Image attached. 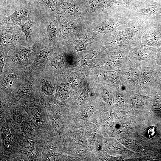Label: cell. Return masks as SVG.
I'll return each instance as SVG.
<instances>
[{"label":"cell","mask_w":161,"mask_h":161,"mask_svg":"<svg viewBox=\"0 0 161 161\" xmlns=\"http://www.w3.org/2000/svg\"><path fill=\"white\" fill-rule=\"evenodd\" d=\"M35 145L34 142L31 141H28L24 144V146L28 150L32 151L34 148Z\"/></svg>","instance_id":"484cf974"},{"label":"cell","mask_w":161,"mask_h":161,"mask_svg":"<svg viewBox=\"0 0 161 161\" xmlns=\"http://www.w3.org/2000/svg\"><path fill=\"white\" fill-rule=\"evenodd\" d=\"M158 50L153 47L142 44L131 49L129 52V60L140 63L142 61L155 62Z\"/></svg>","instance_id":"5b68a950"},{"label":"cell","mask_w":161,"mask_h":161,"mask_svg":"<svg viewBox=\"0 0 161 161\" xmlns=\"http://www.w3.org/2000/svg\"><path fill=\"white\" fill-rule=\"evenodd\" d=\"M97 57V52L95 51L92 52L85 56L83 59V62L85 64H90L95 60Z\"/></svg>","instance_id":"ac0fdd59"},{"label":"cell","mask_w":161,"mask_h":161,"mask_svg":"<svg viewBox=\"0 0 161 161\" xmlns=\"http://www.w3.org/2000/svg\"><path fill=\"white\" fill-rule=\"evenodd\" d=\"M125 17L117 21H110L104 22L101 25L100 27V30L106 34L112 32L119 26L126 25V23H128L129 20Z\"/></svg>","instance_id":"52a82bcc"},{"label":"cell","mask_w":161,"mask_h":161,"mask_svg":"<svg viewBox=\"0 0 161 161\" xmlns=\"http://www.w3.org/2000/svg\"><path fill=\"white\" fill-rule=\"evenodd\" d=\"M41 86L44 93L47 95H51L53 93V90L51 84L44 80L41 82Z\"/></svg>","instance_id":"8fae6325"},{"label":"cell","mask_w":161,"mask_h":161,"mask_svg":"<svg viewBox=\"0 0 161 161\" xmlns=\"http://www.w3.org/2000/svg\"><path fill=\"white\" fill-rule=\"evenodd\" d=\"M18 39L16 36L14 34L7 33L1 35L0 36V44L1 46L11 45Z\"/></svg>","instance_id":"9c48e42d"},{"label":"cell","mask_w":161,"mask_h":161,"mask_svg":"<svg viewBox=\"0 0 161 161\" xmlns=\"http://www.w3.org/2000/svg\"><path fill=\"white\" fill-rule=\"evenodd\" d=\"M2 135L3 140L5 143H10L11 136L10 132L5 130L3 132Z\"/></svg>","instance_id":"7402d4cb"},{"label":"cell","mask_w":161,"mask_h":161,"mask_svg":"<svg viewBox=\"0 0 161 161\" xmlns=\"http://www.w3.org/2000/svg\"><path fill=\"white\" fill-rule=\"evenodd\" d=\"M148 25L140 21L132 26L121 31L116 38L109 45L117 47L130 49L141 44V37Z\"/></svg>","instance_id":"6da1fadb"},{"label":"cell","mask_w":161,"mask_h":161,"mask_svg":"<svg viewBox=\"0 0 161 161\" xmlns=\"http://www.w3.org/2000/svg\"><path fill=\"white\" fill-rule=\"evenodd\" d=\"M15 8L14 12L10 15L3 18L4 24L12 25L19 24L25 16L27 8L26 3L21 2Z\"/></svg>","instance_id":"8992f818"},{"label":"cell","mask_w":161,"mask_h":161,"mask_svg":"<svg viewBox=\"0 0 161 161\" xmlns=\"http://www.w3.org/2000/svg\"><path fill=\"white\" fill-rule=\"evenodd\" d=\"M53 120L54 122V124L55 125V126L57 127V128L58 129H59L60 127V124L59 122V121L58 120L57 118L55 119L54 118Z\"/></svg>","instance_id":"f1b7e54d"},{"label":"cell","mask_w":161,"mask_h":161,"mask_svg":"<svg viewBox=\"0 0 161 161\" xmlns=\"http://www.w3.org/2000/svg\"><path fill=\"white\" fill-rule=\"evenodd\" d=\"M94 109V108L93 106H90L87 107L83 114V116L85 118H87L92 113Z\"/></svg>","instance_id":"d4e9b609"},{"label":"cell","mask_w":161,"mask_h":161,"mask_svg":"<svg viewBox=\"0 0 161 161\" xmlns=\"http://www.w3.org/2000/svg\"><path fill=\"white\" fill-rule=\"evenodd\" d=\"M88 87L85 89L82 92L79 97L77 99V102L78 103H80L88 95Z\"/></svg>","instance_id":"cb8c5ba5"},{"label":"cell","mask_w":161,"mask_h":161,"mask_svg":"<svg viewBox=\"0 0 161 161\" xmlns=\"http://www.w3.org/2000/svg\"><path fill=\"white\" fill-rule=\"evenodd\" d=\"M31 51L27 48H25L21 49L17 53L18 57L21 59L25 60L30 55Z\"/></svg>","instance_id":"e0dca14e"},{"label":"cell","mask_w":161,"mask_h":161,"mask_svg":"<svg viewBox=\"0 0 161 161\" xmlns=\"http://www.w3.org/2000/svg\"><path fill=\"white\" fill-rule=\"evenodd\" d=\"M59 91L61 93L64 94H68L70 92L69 89L67 85L64 83H61L58 86Z\"/></svg>","instance_id":"44dd1931"},{"label":"cell","mask_w":161,"mask_h":161,"mask_svg":"<svg viewBox=\"0 0 161 161\" xmlns=\"http://www.w3.org/2000/svg\"><path fill=\"white\" fill-rule=\"evenodd\" d=\"M61 9L66 13L72 14L74 12L72 4L68 2H63L60 5Z\"/></svg>","instance_id":"5bb4252c"},{"label":"cell","mask_w":161,"mask_h":161,"mask_svg":"<svg viewBox=\"0 0 161 161\" xmlns=\"http://www.w3.org/2000/svg\"><path fill=\"white\" fill-rule=\"evenodd\" d=\"M39 4L46 9L53 10L56 5L55 0H38Z\"/></svg>","instance_id":"7c38bea8"},{"label":"cell","mask_w":161,"mask_h":161,"mask_svg":"<svg viewBox=\"0 0 161 161\" xmlns=\"http://www.w3.org/2000/svg\"><path fill=\"white\" fill-rule=\"evenodd\" d=\"M131 49L119 48L108 53L104 61V66L108 69H119L129 61V54Z\"/></svg>","instance_id":"277c9868"},{"label":"cell","mask_w":161,"mask_h":161,"mask_svg":"<svg viewBox=\"0 0 161 161\" xmlns=\"http://www.w3.org/2000/svg\"><path fill=\"white\" fill-rule=\"evenodd\" d=\"M20 0H0L1 6L7 7L18 3Z\"/></svg>","instance_id":"ffe728a7"},{"label":"cell","mask_w":161,"mask_h":161,"mask_svg":"<svg viewBox=\"0 0 161 161\" xmlns=\"http://www.w3.org/2000/svg\"><path fill=\"white\" fill-rule=\"evenodd\" d=\"M156 132V129L154 127H150L147 129L146 132V136L148 138H151L155 135Z\"/></svg>","instance_id":"603a6c76"},{"label":"cell","mask_w":161,"mask_h":161,"mask_svg":"<svg viewBox=\"0 0 161 161\" xmlns=\"http://www.w3.org/2000/svg\"><path fill=\"white\" fill-rule=\"evenodd\" d=\"M88 45V43L85 41H79L75 45V49L77 52L85 50Z\"/></svg>","instance_id":"d6986e66"},{"label":"cell","mask_w":161,"mask_h":161,"mask_svg":"<svg viewBox=\"0 0 161 161\" xmlns=\"http://www.w3.org/2000/svg\"><path fill=\"white\" fill-rule=\"evenodd\" d=\"M47 36L49 41H52L55 38L57 30L54 24L52 22L49 23L47 26Z\"/></svg>","instance_id":"30bf717a"},{"label":"cell","mask_w":161,"mask_h":161,"mask_svg":"<svg viewBox=\"0 0 161 161\" xmlns=\"http://www.w3.org/2000/svg\"><path fill=\"white\" fill-rule=\"evenodd\" d=\"M32 112L33 116L36 119L40 120L41 114L40 111L36 108H34L32 109Z\"/></svg>","instance_id":"4316f807"},{"label":"cell","mask_w":161,"mask_h":161,"mask_svg":"<svg viewBox=\"0 0 161 161\" xmlns=\"http://www.w3.org/2000/svg\"><path fill=\"white\" fill-rule=\"evenodd\" d=\"M102 97L104 101L110 105L112 102V97L109 91L105 87L103 88L101 94Z\"/></svg>","instance_id":"9a60e30c"},{"label":"cell","mask_w":161,"mask_h":161,"mask_svg":"<svg viewBox=\"0 0 161 161\" xmlns=\"http://www.w3.org/2000/svg\"><path fill=\"white\" fill-rule=\"evenodd\" d=\"M63 64H64V57L61 55L57 56L51 62L52 66L56 69L59 68Z\"/></svg>","instance_id":"2e32d148"},{"label":"cell","mask_w":161,"mask_h":161,"mask_svg":"<svg viewBox=\"0 0 161 161\" xmlns=\"http://www.w3.org/2000/svg\"><path fill=\"white\" fill-rule=\"evenodd\" d=\"M139 84L140 90H160L161 88V67L156 64L142 66Z\"/></svg>","instance_id":"3957f363"},{"label":"cell","mask_w":161,"mask_h":161,"mask_svg":"<svg viewBox=\"0 0 161 161\" xmlns=\"http://www.w3.org/2000/svg\"><path fill=\"white\" fill-rule=\"evenodd\" d=\"M155 64L161 67V48L157 53Z\"/></svg>","instance_id":"83f0119b"},{"label":"cell","mask_w":161,"mask_h":161,"mask_svg":"<svg viewBox=\"0 0 161 161\" xmlns=\"http://www.w3.org/2000/svg\"><path fill=\"white\" fill-rule=\"evenodd\" d=\"M141 68L140 63L129 60L118 70L122 87L129 94L136 93L140 91L139 80Z\"/></svg>","instance_id":"7a4b0ae2"},{"label":"cell","mask_w":161,"mask_h":161,"mask_svg":"<svg viewBox=\"0 0 161 161\" xmlns=\"http://www.w3.org/2000/svg\"><path fill=\"white\" fill-rule=\"evenodd\" d=\"M50 51L46 49L41 50L39 55L37 56L35 62L38 64L44 63L50 55Z\"/></svg>","instance_id":"4fadbf2b"},{"label":"cell","mask_w":161,"mask_h":161,"mask_svg":"<svg viewBox=\"0 0 161 161\" xmlns=\"http://www.w3.org/2000/svg\"><path fill=\"white\" fill-rule=\"evenodd\" d=\"M21 30L25 35L27 40H30L32 38V24L30 20L27 19L22 24L21 27Z\"/></svg>","instance_id":"ba28073f"}]
</instances>
